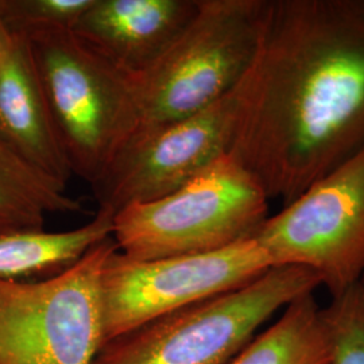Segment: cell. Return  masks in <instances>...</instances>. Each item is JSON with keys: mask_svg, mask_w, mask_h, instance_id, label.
<instances>
[{"mask_svg": "<svg viewBox=\"0 0 364 364\" xmlns=\"http://www.w3.org/2000/svg\"><path fill=\"white\" fill-rule=\"evenodd\" d=\"M11 33L9 31V28L4 25L1 16H0V65L3 63V58L6 55V53L9 50L10 42H11Z\"/></svg>", "mask_w": 364, "mask_h": 364, "instance_id": "obj_17", "label": "cell"}, {"mask_svg": "<svg viewBox=\"0 0 364 364\" xmlns=\"http://www.w3.org/2000/svg\"><path fill=\"white\" fill-rule=\"evenodd\" d=\"M57 138L73 176L93 185L117 154L131 80L72 30L27 39Z\"/></svg>", "mask_w": 364, "mask_h": 364, "instance_id": "obj_5", "label": "cell"}, {"mask_svg": "<svg viewBox=\"0 0 364 364\" xmlns=\"http://www.w3.org/2000/svg\"><path fill=\"white\" fill-rule=\"evenodd\" d=\"M66 185L39 173L0 142V234L42 230L46 215L82 212Z\"/></svg>", "mask_w": 364, "mask_h": 364, "instance_id": "obj_14", "label": "cell"}, {"mask_svg": "<svg viewBox=\"0 0 364 364\" xmlns=\"http://www.w3.org/2000/svg\"><path fill=\"white\" fill-rule=\"evenodd\" d=\"M269 4L270 0H198L195 16L169 49L131 80L130 112L117 154L236 90L257 58Z\"/></svg>", "mask_w": 364, "mask_h": 364, "instance_id": "obj_2", "label": "cell"}, {"mask_svg": "<svg viewBox=\"0 0 364 364\" xmlns=\"http://www.w3.org/2000/svg\"><path fill=\"white\" fill-rule=\"evenodd\" d=\"M112 237L64 273L0 279V364H92L103 346L99 284Z\"/></svg>", "mask_w": 364, "mask_h": 364, "instance_id": "obj_6", "label": "cell"}, {"mask_svg": "<svg viewBox=\"0 0 364 364\" xmlns=\"http://www.w3.org/2000/svg\"><path fill=\"white\" fill-rule=\"evenodd\" d=\"M114 213L99 209L90 223L69 231L21 230L0 234V279L42 281L64 273L105 239L112 237Z\"/></svg>", "mask_w": 364, "mask_h": 364, "instance_id": "obj_12", "label": "cell"}, {"mask_svg": "<svg viewBox=\"0 0 364 364\" xmlns=\"http://www.w3.org/2000/svg\"><path fill=\"white\" fill-rule=\"evenodd\" d=\"M364 149V0H270L230 156L287 205Z\"/></svg>", "mask_w": 364, "mask_h": 364, "instance_id": "obj_1", "label": "cell"}, {"mask_svg": "<svg viewBox=\"0 0 364 364\" xmlns=\"http://www.w3.org/2000/svg\"><path fill=\"white\" fill-rule=\"evenodd\" d=\"M360 284H362V285H363V287H364V275H363V278H362V281H360Z\"/></svg>", "mask_w": 364, "mask_h": 364, "instance_id": "obj_18", "label": "cell"}, {"mask_svg": "<svg viewBox=\"0 0 364 364\" xmlns=\"http://www.w3.org/2000/svg\"><path fill=\"white\" fill-rule=\"evenodd\" d=\"M240 84L218 103L123 147L91 185L99 209L115 215L131 204L169 195L230 154L240 112Z\"/></svg>", "mask_w": 364, "mask_h": 364, "instance_id": "obj_9", "label": "cell"}, {"mask_svg": "<svg viewBox=\"0 0 364 364\" xmlns=\"http://www.w3.org/2000/svg\"><path fill=\"white\" fill-rule=\"evenodd\" d=\"M318 287L306 267L273 266L245 287L107 341L92 364H228L272 316Z\"/></svg>", "mask_w": 364, "mask_h": 364, "instance_id": "obj_3", "label": "cell"}, {"mask_svg": "<svg viewBox=\"0 0 364 364\" xmlns=\"http://www.w3.org/2000/svg\"><path fill=\"white\" fill-rule=\"evenodd\" d=\"M270 267L252 237L216 251L151 260L130 259L117 248L99 284L103 344L164 314L245 287Z\"/></svg>", "mask_w": 364, "mask_h": 364, "instance_id": "obj_8", "label": "cell"}, {"mask_svg": "<svg viewBox=\"0 0 364 364\" xmlns=\"http://www.w3.org/2000/svg\"><path fill=\"white\" fill-rule=\"evenodd\" d=\"M198 0H93L73 33L120 72L141 76L192 21Z\"/></svg>", "mask_w": 364, "mask_h": 364, "instance_id": "obj_10", "label": "cell"}, {"mask_svg": "<svg viewBox=\"0 0 364 364\" xmlns=\"http://www.w3.org/2000/svg\"><path fill=\"white\" fill-rule=\"evenodd\" d=\"M252 239L273 266H302L332 297L364 275V149L262 223Z\"/></svg>", "mask_w": 364, "mask_h": 364, "instance_id": "obj_7", "label": "cell"}, {"mask_svg": "<svg viewBox=\"0 0 364 364\" xmlns=\"http://www.w3.org/2000/svg\"><path fill=\"white\" fill-rule=\"evenodd\" d=\"M331 336L313 293L289 304L267 331L252 338L228 364H329Z\"/></svg>", "mask_w": 364, "mask_h": 364, "instance_id": "obj_13", "label": "cell"}, {"mask_svg": "<svg viewBox=\"0 0 364 364\" xmlns=\"http://www.w3.org/2000/svg\"><path fill=\"white\" fill-rule=\"evenodd\" d=\"M323 314L331 336L329 364H364V287L360 282L332 297Z\"/></svg>", "mask_w": 364, "mask_h": 364, "instance_id": "obj_16", "label": "cell"}, {"mask_svg": "<svg viewBox=\"0 0 364 364\" xmlns=\"http://www.w3.org/2000/svg\"><path fill=\"white\" fill-rule=\"evenodd\" d=\"M269 203L259 182L227 154L169 195L120 209L112 239L135 260L216 251L252 237Z\"/></svg>", "mask_w": 364, "mask_h": 364, "instance_id": "obj_4", "label": "cell"}, {"mask_svg": "<svg viewBox=\"0 0 364 364\" xmlns=\"http://www.w3.org/2000/svg\"><path fill=\"white\" fill-rule=\"evenodd\" d=\"M93 0H0V16L13 36L73 30Z\"/></svg>", "mask_w": 364, "mask_h": 364, "instance_id": "obj_15", "label": "cell"}, {"mask_svg": "<svg viewBox=\"0 0 364 364\" xmlns=\"http://www.w3.org/2000/svg\"><path fill=\"white\" fill-rule=\"evenodd\" d=\"M0 142L55 181L68 185L73 176L53 126L28 41L19 36L11 37L0 65Z\"/></svg>", "mask_w": 364, "mask_h": 364, "instance_id": "obj_11", "label": "cell"}]
</instances>
